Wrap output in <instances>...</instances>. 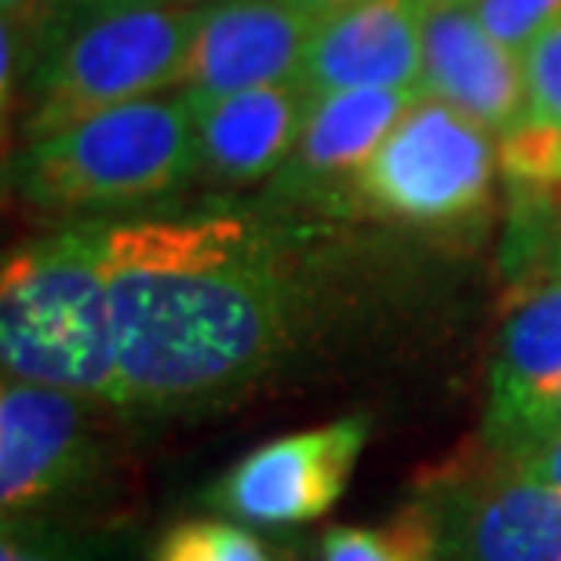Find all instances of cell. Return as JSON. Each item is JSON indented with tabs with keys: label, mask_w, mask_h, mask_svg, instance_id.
<instances>
[{
	"label": "cell",
	"mask_w": 561,
	"mask_h": 561,
	"mask_svg": "<svg viewBox=\"0 0 561 561\" xmlns=\"http://www.w3.org/2000/svg\"><path fill=\"white\" fill-rule=\"evenodd\" d=\"M296 4L310 8V11H318V15L324 19V15H332V11H340V8H351V4H357V0H296Z\"/></svg>",
	"instance_id": "cell-25"
},
{
	"label": "cell",
	"mask_w": 561,
	"mask_h": 561,
	"mask_svg": "<svg viewBox=\"0 0 561 561\" xmlns=\"http://www.w3.org/2000/svg\"><path fill=\"white\" fill-rule=\"evenodd\" d=\"M194 175H201L197 106L186 92L103 110L22 142L8 161L11 190L48 216L150 205Z\"/></svg>",
	"instance_id": "cell-3"
},
{
	"label": "cell",
	"mask_w": 561,
	"mask_h": 561,
	"mask_svg": "<svg viewBox=\"0 0 561 561\" xmlns=\"http://www.w3.org/2000/svg\"><path fill=\"white\" fill-rule=\"evenodd\" d=\"M197 8L70 11L30 77L22 99V142L136 99L179 92Z\"/></svg>",
	"instance_id": "cell-4"
},
{
	"label": "cell",
	"mask_w": 561,
	"mask_h": 561,
	"mask_svg": "<svg viewBox=\"0 0 561 561\" xmlns=\"http://www.w3.org/2000/svg\"><path fill=\"white\" fill-rule=\"evenodd\" d=\"M142 561H310L299 543L280 540L277 533L249 529L222 514L183 518L157 536ZM318 561V558H313Z\"/></svg>",
	"instance_id": "cell-15"
},
{
	"label": "cell",
	"mask_w": 561,
	"mask_h": 561,
	"mask_svg": "<svg viewBox=\"0 0 561 561\" xmlns=\"http://www.w3.org/2000/svg\"><path fill=\"white\" fill-rule=\"evenodd\" d=\"M507 190H561V125L525 110L496 139Z\"/></svg>",
	"instance_id": "cell-18"
},
{
	"label": "cell",
	"mask_w": 561,
	"mask_h": 561,
	"mask_svg": "<svg viewBox=\"0 0 561 561\" xmlns=\"http://www.w3.org/2000/svg\"><path fill=\"white\" fill-rule=\"evenodd\" d=\"M106 536L62 522V514L0 518V561H103Z\"/></svg>",
	"instance_id": "cell-17"
},
{
	"label": "cell",
	"mask_w": 561,
	"mask_h": 561,
	"mask_svg": "<svg viewBox=\"0 0 561 561\" xmlns=\"http://www.w3.org/2000/svg\"><path fill=\"white\" fill-rule=\"evenodd\" d=\"M66 15H70L66 0H0V22L30 44L37 62L44 48H48V41L55 37V30L66 22Z\"/></svg>",
	"instance_id": "cell-21"
},
{
	"label": "cell",
	"mask_w": 561,
	"mask_h": 561,
	"mask_svg": "<svg viewBox=\"0 0 561 561\" xmlns=\"http://www.w3.org/2000/svg\"><path fill=\"white\" fill-rule=\"evenodd\" d=\"M503 459H511L514 467L525 470L529 478L543 481L561 492V431L547 434V437H536V442L522 445V448H511V453H496Z\"/></svg>",
	"instance_id": "cell-22"
},
{
	"label": "cell",
	"mask_w": 561,
	"mask_h": 561,
	"mask_svg": "<svg viewBox=\"0 0 561 561\" xmlns=\"http://www.w3.org/2000/svg\"><path fill=\"white\" fill-rule=\"evenodd\" d=\"M95 405L4 376L0 383V514H62L103 478Z\"/></svg>",
	"instance_id": "cell-8"
},
{
	"label": "cell",
	"mask_w": 561,
	"mask_h": 561,
	"mask_svg": "<svg viewBox=\"0 0 561 561\" xmlns=\"http://www.w3.org/2000/svg\"><path fill=\"white\" fill-rule=\"evenodd\" d=\"M0 368L11 379L121 412L103 222H77L8 252L0 274Z\"/></svg>",
	"instance_id": "cell-2"
},
{
	"label": "cell",
	"mask_w": 561,
	"mask_h": 561,
	"mask_svg": "<svg viewBox=\"0 0 561 561\" xmlns=\"http://www.w3.org/2000/svg\"><path fill=\"white\" fill-rule=\"evenodd\" d=\"M423 95H434L492 136L529 110L525 59L481 22L474 0H426Z\"/></svg>",
	"instance_id": "cell-11"
},
{
	"label": "cell",
	"mask_w": 561,
	"mask_h": 561,
	"mask_svg": "<svg viewBox=\"0 0 561 561\" xmlns=\"http://www.w3.org/2000/svg\"><path fill=\"white\" fill-rule=\"evenodd\" d=\"M420 95L412 88H346L313 95L296 150L271 179V194L291 205L343 208L357 172Z\"/></svg>",
	"instance_id": "cell-10"
},
{
	"label": "cell",
	"mask_w": 561,
	"mask_h": 561,
	"mask_svg": "<svg viewBox=\"0 0 561 561\" xmlns=\"http://www.w3.org/2000/svg\"><path fill=\"white\" fill-rule=\"evenodd\" d=\"M496 172V136L442 99L420 95L357 172L343 208L401 227H459L489 208Z\"/></svg>",
	"instance_id": "cell-5"
},
{
	"label": "cell",
	"mask_w": 561,
	"mask_h": 561,
	"mask_svg": "<svg viewBox=\"0 0 561 561\" xmlns=\"http://www.w3.org/2000/svg\"><path fill=\"white\" fill-rule=\"evenodd\" d=\"M525 84L529 110L561 125V22L525 48Z\"/></svg>",
	"instance_id": "cell-20"
},
{
	"label": "cell",
	"mask_w": 561,
	"mask_h": 561,
	"mask_svg": "<svg viewBox=\"0 0 561 561\" xmlns=\"http://www.w3.org/2000/svg\"><path fill=\"white\" fill-rule=\"evenodd\" d=\"M426 0H357L321 19L302 81L313 95L346 88L423 92Z\"/></svg>",
	"instance_id": "cell-12"
},
{
	"label": "cell",
	"mask_w": 561,
	"mask_h": 561,
	"mask_svg": "<svg viewBox=\"0 0 561 561\" xmlns=\"http://www.w3.org/2000/svg\"><path fill=\"white\" fill-rule=\"evenodd\" d=\"M561 383V266L525 285L503 321L489 368L485 442L489 453H511L525 442L536 412Z\"/></svg>",
	"instance_id": "cell-13"
},
{
	"label": "cell",
	"mask_w": 561,
	"mask_h": 561,
	"mask_svg": "<svg viewBox=\"0 0 561 561\" xmlns=\"http://www.w3.org/2000/svg\"><path fill=\"white\" fill-rule=\"evenodd\" d=\"M321 15L296 0H211L197 8L179 92L211 103L249 88L299 81Z\"/></svg>",
	"instance_id": "cell-9"
},
{
	"label": "cell",
	"mask_w": 561,
	"mask_h": 561,
	"mask_svg": "<svg viewBox=\"0 0 561 561\" xmlns=\"http://www.w3.org/2000/svg\"><path fill=\"white\" fill-rule=\"evenodd\" d=\"M318 561H442L431 507L412 496L383 525H332L318 540Z\"/></svg>",
	"instance_id": "cell-16"
},
{
	"label": "cell",
	"mask_w": 561,
	"mask_h": 561,
	"mask_svg": "<svg viewBox=\"0 0 561 561\" xmlns=\"http://www.w3.org/2000/svg\"><path fill=\"white\" fill-rule=\"evenodd\" d=\"M373 423L343 416L271 437L211 481L205 503L230 522L263 533H291L324 518L343 500Z\"/></svg>",
	"instance_id": "cell-7"
},
{
	"label": "cell",
	"mask_w": 561,
	"mask_h": 561,
	"mask_svg": "<svg viewBox=\"0 0 561 561\" xmlns=\"http://www.w3.org/2000/svg\"><path fill=\"white\" fill-rule=\"evenodd\" d=\"M474 8L492 37H500L518 55L561 22V0H474Z\"/></svg>",
	"instance_id": "cell-19"
},
{
	"label": "cell",
	"mask_w": 561,
	"mask_h": 561,
	"mask_svg": "<svg viewBox=\"0 0 561 561\" xmlns=\"http://www.w3.org/2000/svg\"><path fill=\"white\" fill-rule=\"evenodd\" d=\"M442 561H561V492L496 453L420 481Z\"/></svg>",
	"instance_id": "cell-6"
},
{
	"label": "cell",
	"mask_w": 561,
	"mask_h": 561,
	"mask_svg": "<svg viewBox=\"0 0 561 561\" xmlns=\"http://www.w3.org/2000/svg\"><path fill=\"white\" fill-rule=\"evenodd\" d=\"M310 103L313 92L302 77L194 103L201 175L230 190L271 183L296 150Z\"/></svg>",
	"instance_id": "cell-14"
},
{
	"label": "cell",
	"mask_w": 561,
	"mask_h": 561,
	"mask_svg": "<svg viewBox=\"0 0 561 561\" xmlns=\"http://www.w3.org/2000/svg\"><path fill=\"white\" fill-rule=\"evenodd\" d=\"M121 416H194L271 379L296 351L307 296L271 222L205 211L103 222Z\"/></svg>",
	"instance_id": "cell-1"
},
{
	"label": "cell",
	"mask_w": 561,
	"mask_h": 561,
	"mask_svg": "<svg viewBox=\"0 0 561 561\" xmlns=\"http://www.w3.org/2000/svg\"><path fill=\"white\" fill-rule=\"evenodd\" d=\"M554 431H561V383H558L554 394L543 401V409L536 412V420H533L529 434H525L522 445H529V442H536V437H547V434H554ZM522 445H514V448H522Z\"/></svg>",
	"instance_id": "cell-23"
},
{
	"label": "cell",
	"mask_w": 561,
	"mask_h": 561,
	"mask_svg": "<svg viewBox=\"0 0 561 561\" xmlns=\"http://www.w3.org/2000/svg\"><path fill=\"white\" fill-rule=\"evenodd\" d=\"M70 11H110V8H150V4H194V0H66Z\"/></svg>",
	"instance_id": "cell-24"
}]
</instances>
